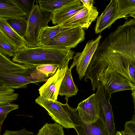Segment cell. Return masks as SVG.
Returning <instances> with one entry per match:
<instances>
[{
    "mask_svg": "<svg viewBox=\"0 0 135 135\" xmlns=\"http://www.w3.org/2000/svg\"><path fill=\"white\" fill-rule=\"evenodd\" d=\"M74 52L71 49H61L41 46L20 50L12 59L14 62L28 66L53 64L61 68L68 66Z\"/></svg>",
    "mask_w": 135,
    "mask_h": 135,
    "instance_id": "cell-1",
    "label": "cell"
},
{
    "mask_svg": "<svg viewBox=\"0 0 135 135\" xmlns=\"http://www.w3.org/2000/svg\"><path fill=\"white\" fill-rule=\"evenodd\" d=\"M111 51L130 60L135 65V20L118 26L100 43Z\"/></svg>",
    "mask_w": 135,
    "mask_h": 135,
    "instance_id": "cell-2",
    "label": "cell"
},
{
    "mask_svg": "<svg viewBox=\"0 0 135 135\" xmlns=\"http://www.w3.org/2000/svg\"><path fill=\"white\" fill-rule=\"evenodd\" d=\"M30 14L27 16V28L23 37L28 48L40 46V34L41 30L48 26L52 20V14L43 11L40 8L37 2Z\"/></svg>",
    "mask_w": 135,
    "mask_h": 135,
    "instance_id": "cell-3",
    "label": "cell"
},
{
    "mask_svg": "<svg viewBox=\"0 0 135 135\" xmlns=\"http://www.w3.org/2000/svg\"><path fill=\"white\" fill-rule=\"evenodd\" d=\"M95 94L99 107V118L103 122L109 135H114L115 127L110 102L111 94L105 85L102 84L98 88Z\"/></svg>",
    "mask_w": 135,
    "mask_h": 135,
    "instance_id": "cell-4",
    "label": "cell"
},
{
    "mask_svg": "<svg viewBox=\"0 0 135 135\" xmlns=\"http://www.w3.org/2000/svg\"><path fill=\"white\" fill-rule=\"evenodd\" d=\"M85 35L83 28H71L60 33L43 46L58 49H71L84 40Z\"/></svg>",
    "mask_w": 135,
    "mask_h": 135,
    "instance_id": "cell-5",
    "label": "cell"
},
{
    "mask_svg": "<svg viewBox=\"0 0 135 135\" xmlns=\"http://www.w3.org/2000/svg\"><path fill=\"white\" fill-rule=\"evenodd\" d=\"M68 101L62 104L65 109L69 114L74 128L77 135H109L104 124L100 119L91 124L86 123L80 117L77 108H73L68 104Z\"/></svg>",
    "mask_w": 135,
    "mask_h": 135,
    "instance_id": "cell-6",
    "label": "cell"
},
{
    "mask_svg": "<svg viewBox=\"0 0 135 135\" xmlns=\"http://www.w3.org/2000/svg\"><path fill=\"white\" fill-rule=\"evenodd\" d=\"M35 102L47 111L55 123L65 128H74L69 114L64 107L62 104L57 100L45 99L40 96L35 99Z\"/></svg>",
    "mask_w": 135,
    "mask_h": 135,
    "instance_id": "cell-7",
    "label": "cell"
},
{
    "mask_svg": "<svg viewBox=\"0 0 135 135\" xmlns=\"http://www.w3.org/2000/svg\"><path fill=\"white\" fill-rule=\"evenodd\" d=\"M102 37L100 34L95 39L88 42L83 51L77 52L73 57V59L70 69L71 70L76 66V70L79 75V78L81 80L85 76V72L90 63L98 45Z\"/></svg>",
    "mask_w": 135,
    "mask_h": 135,
    "instance_id": "cell-8",
    "label": "cell"
},
{
    "mask_svg": "<svg viewBox=\"0 0 135 135\" xmlns=\"http://www.w3.org/2000/svg\"><path fill=\"white\" fill-rule=\"evenodd\" d=\"M32 72L24 73H0V85L14 89L25 88L28 84L46 81L48 79L33 78L30 76Z\"/></svg>",
    "mask_w": 135,
    "mask_h": 135,
    "instance_id": "cell-9",
    "label": "cell"
},
{
    "mask_svg": "<svg viewBox=\"0 0 135 135\" xmlns=\"http://www.w3.org/2000/svg\"><path fill=\"white\" fill-rule=\"evenodd\" d=\"M98 14L96 7L93 6L89 10L84 7L60 25L64 27H80L83 29H87L92 23L95 20Z\"/></svg>",
    "mask_w": 135,
    "mask_h": 135,
    "instance_id": "cell-10",
    "label": "cell"
},
{
    "mask_svg": "<svg viewBox=\"0 0 135 135\" xmlns=\"http://www.w3.org/2000/svg\"><path fill=\"white\" fill-rule=\"evenodd\" d=\"M68 66L63 68H58L55 74L48 79L38 90L40 96L45 99L57 100L60 85Z\"/></svg>",
    "mask_w": 135,
    "mask_h": 135,
    "instance_id": "cell-11",
    "label": "cell"
},
{
    "mask_svg": "<svg viewBox=\"0 0 135 135\" xmlns=\"http://www.w3.org/2000/svg\"><path fill=\"white\" fill-rule=\"evenodd\" d=\"M76 108L80 118L86 123H92L99 118V107L95 94L80 102Z\"/></svg>",
    "mask_w": 135,
    "mask_h": 135,
    "instance_id": "cell-12",
    "label": "cell"
},
{
    "mask_svg": "<svg viewBox=\"0 0 135 135\" xmlns=\"http://www.w3.org/2000/svg\"><path fill=\"white\" fill-rule=\"evenodd\" d=\"M118 7L117 0H111L101 14L97 17L94 29L95 33H100L118 19Z\"/></svg>",
    "mask_w": 135,
    "mask_h": 135,
    "instance_id": "cell-13",
    "label": "cell"
},
{
    "mask_svg": "<svg viewBox=\"0 0 135 135\" xmlns=\"http://www.w3.org/2000/svg\"><path fill=\"white\" fill-rule=\"evenodd\" d=\"M84 6L80 0L64 6L52 13V22L55 25H60L83 9Z\"/></svg>",
    "mask_w": 135,
    "mask_h": 135,
    "instance_id": "cell-14",
    "label": "cell"
},
{
    "mask_svg": "<svg viewBox=\"0 0 135 135\" xmlns=\"http://www.w3.org/2000/svg\"><path fill=\"white\" fill-rule=\"evenodd\" d=\"M27 16L26 13L13 0H0V18L7 20Z\"/></svg>",
    "mask_w": 135,
    "mask_h": 135,
    "instance_id": "cell-15",
    "label": "cell"
},
{
    "mask_svg": "<svg viewBox=\"0 0 135 135\" xmlns=\"http://www.w3.org/2000/svg\"><path fill=\"white\" fill-rule=\"evenodd\" d=\"M36 66H28L15 63L0 53V73H24L32 72Z\"/></svg>",
    "mask_w": 135,
    "mask_h": 135,
    "instance_id": "cell-16",
    "label": "cell"
},
{
    "mask_svg": "<svg viewBox=\"0 0 135 135\" xmlns=\"http://www.w3.org/2000/svg\"><path fill=\"white\" fill-rule=\"evenodd\" d=\"M78 91V89L75 84L71 74V70L67 67L65 75L60 87L59 95L65 96V99L75 95Z\"/></svg>",
    "mask_w": 135,
    "mask_h": 135,
    "instance_id": "cell-17",
    "label": "cell"
},
{
    "mask_svg": "<svg viewBox=\"0 0 135 135\" xmlns=\"http://www.w3.org/2000/svg\"><path fill=\"white\" fill-rule=\"evenodd\" d=\"M20 50L16 43L0 30V53L6 57H13Z\"/></svg>",
    "mask_w": 135,
    "mask_h": 135,
    "instance_id": "cell-18",
    "label": "cell"
},
{
    "mask_svg": "<svg viewBox=\"0 0 135 135\" xmlns=\"http://www.w3.org/2000/svg\"><path fill=\"white\" fill-rule=\"evenodd\" d=\"M0 30L15 42L20 50L27 48V42L24 38L18 35L13 29L7 20L0 18Z\"/></svg>",
    "mask_w": 135,
    "mask_h": 135,
    "instance_id": "cell-19",
    "label": "cell"
},
{
    "mask_svg": "<svg viewBox=\"0 0 135 135\" xmlns=\"http://www.w3.org/2000/svg\"><path fill=\"white\" fill-rule=\"evenodd\" d=\"M71 28L64 27L60 25L52 27L47 26L41 30L39 36L40 46H44L51 40L60 33Z\"/></svg>",
    "mask_w": 135,
    "mask_h": 135,
    "instance_id": "cell-20",
    "label": "cell"
},
{
    "mask_svg": "<svg viewBox=\"0 0 135 135\" xmlns=\"http://www.w3.org/2000/svg\"><path fill=\"white\" fill-rule=\"evenodd\" d=\"M59 67L57 65L48 64L37 66L36 69L31 73L30 76L38 79H47L55 74Z\"/></svg>",
    "mask_w": 135,
    "mask_h": 135,
    "instance_id": "cell-21",
    "label": "cell"
},
{
    "mask_svg": "<svg viewBox=\"0 0 135 135\" xmlns=\"http://www.w3.org/2000/svg\"><path fill=\"white\" fill-rule=\"evenodd\" d=\"M76 0H36L42 11L52 13L55 10L66 5L72 3Z\"/></svg>",
    "mask_w": 135,
    "mask_h": 135,
    "instance_id": "cell-22",
    "label": "cell"
},
{
    "mask_svg": "<svg viewBox=\"0 0 135 135\" xmlns=\"http://www.w3.org/2000/svg\"><path fill=\"white\" fill-rule=\"evenodd\" d=\"M118 11V19H127L135 11V0H117Z\"/></svg>",
    "mask_w": 135,
    "mask_h": 135,
    "instance_id": "cell-23",
    "label": "cell"
},
{
    "mask_svg": "<svg viewBox=\"0 0 135 135\" xmlns=\"http://www.w3.org/2000/svg\"><path fill=\"white\" fill-rule=\"evenodd\" d=\"M63 127L55 123L45 124L36 135H64Z\"/></svg>",
    "mask_w": 135,
    "mask_h": 135,
    "instance_id": "cell-24",
    "label": "cell"
},
{
    "mask_svg": "<svg viewBox=\"0 0 135 135\" xmlns=\"http://www.w3.org/2000/svg\"><path fill=\"white\" fill-rule=\"evenodd\" d=\"M14 89L0 85V105L10 103L17 100L19 94Z\"/></svg>",
    "mask_w": 135,
    "mask_h": 135,
    "instance_id": "cell-25",
    "label": "cell"
},
{
    "mask_svg": "<svg viewBox=\"0 0 135 135\" xmlns=\"http://www.w3.org/2000/svg\"><path fill=\"white\" fill-rule=\"evenodd\" d=\"M13 29L20 35L23 36L27 28V16L7 20Z\"/></svg>",
    "mask_w": 135,
    "mask_h": 135,
    "instance_id": "cell-26",
    "label": "cell"
},
{
    "mask_svg": "<svg viewBox=\"0 0 135 135\" xmlns=\"http://www.w3.org/2000/svg\"><path fill=\"white\" fill-rule=\"evenodd\" d=\"M18 105L8 103L0 105V129L1 130L3 123L7 115L12 111L18 109Z\"/></svg>",
    "mask_w": 135,
    "mask_h": 135,
    "instance_id": "cell-27",
    "label": "cell"
},
{
    "mask_svg": "<svg viewBox=\"0 0 135 135\" xmlns=\"http://www.w3.org/2000/svg\"><path fill=\"white\" fill-rule=\"evenodd\" d=\"M27 14V16L31 13L35 5V0H13Z\"/></svg>",
    "mask_w": 135,
    "mask_h": 135,
    "instance_id": "cell-28",
    "label": "cell"
},
{
    "mask_svg": "<svg viewBox=\"0 0 135 135\" xmlns=\"http://www.w3.org/2000/svg\"><path fill=\"white\" fill-rule=\"evenodd\" d=\"M32 134L33 133L32 132L23 128L16 131L6 130L3 133V135H30Z\"/></svg>",
    "mask_w": 135,
    "mask_h": 135,
    "instance_id": "cell-29",
    "label": "cell"
},
{
    "mask_svg": "<svg viewBox=\"0 0 135 135\" xmlns=\"http://www.w3.org/2000/svg\"><path fill=\"white\" fill-rule=\"evenodd\" d=\"M124 129L135 134V121L132 120L127 121L125 124Z\"/></svg>",
    "mask_w": 135,
    "mask_h": 135,
    "instance_id": "cell-30",
    "label": "cell"
},
{
    "mask_svg": "<svg viewBox=\"0 0 135 135\" xmlns=\"http://www.w3.org/2000/svg\"><path fill=\"white\" fill-rule=\"evenodd\" d=\"M128 70L131 79L135 85V65L132 61L129 62Z\"/></svg>",
    "mask_w": 135,
    "mask_h": 135,
    "instance_id": "cell-31",
    "label": "cell"
},
{
    "mask_svg": "<svg viewBox=\"0 0 135 135\" xmlns=\"http://www.w3.org/2000/svg\"><path fill=\"white\" fill-rule=\"evenodd\" d=\"M83 3L84 7L88 9H91L94 6H93L94 1L93 0H80Z\"/></svg>",
    "mask_w": 135,
    "mask_h": 135,
    "instance_id": "cell-32",
    "label": "cell"
},
{
    "mask_svg": "<svg viewBox=\"0 0 135 135\" xmlns=\"http://www.w3.org/2000/svg\"><path fill=\"white\" fill-rule=\"evenodd\" d=\"M132 91L131 95L133 99L134 109V114L132 117V120L135 121V94L133 91Z\"/></svg>",
    "mask_w": 135,
    "mask_h": 135,
    "instance_id": "cell-33",
    "label": "cell"
},
{
    "mask_svg": "<svg viewBox=\"0 0 135 135\" xmlns=\"http://www.w3.org/2000/svg\"><path fill=\"white\" fill-rule=\"evenodd\" d=\"M121 133L122 135H135V134L128 132L124 129L121 131Z\"/></svg>",
    "mask_w": 135,
    "mask_h": 135,
    "instance_id": "cell-34",
    "label": "cell"
},
{
    "mask_svg": "<svg viewBox=\"0 0 135 135\" xmlns=\"http://www.w3.org/2000/svg\"><path fill=\"white\" fill-rule=\"evenodd\" d=\"M129 16L131 17L134 18V19L135 20V11L130 14Z\"/></svg>",
    "mask_w": 135,
    "mask_h": 135,
    "instance_id": "cell-35",
    "label": "cell"
},
{
    "mask_svg": "<svg viewBox=\"0 0 135 135\" xmlns=\"http://www.w3.org/2000/svg\"><path fill=\"white\" fill-rule=\"evenodd\" d=\"M116 135H122L121 132L118 131L116 132Z\"/></svg>",
    "mask_w": 135,
    "mask_h": 135,
    "instance_id": "cell-36",
    "label": "cell"
},
{
    "mask_svg": "<svg viewBox=\"0 0 135 135\" xmlns=\"http://www.w3.org/2000/svg\"><path fill=\"white\" fill-rule=\"evenodd\" d=\"M132 91H133L134 92L135 94V87H134V89H133L132 90Z\"/></svg>",
    "mask_w": 135,
    "mask_h": 135,
    "instance_id": "cell-37",
    "label": "cell"
},
{
    "mask_svg": "<svg viewBox=\"0 0 135 135\" xmlns=\"http://www.w3.org/2000/svg\"><path fill=\"white\" fill-rule=\"evenodd\" d=\"M0 135H1L0 134Z\"/></svg>",
    "mask_w": 135,
    "mask_h": 135,
    "instance_id": "cell-38",
    "label": "cell"
}]
</instances>
